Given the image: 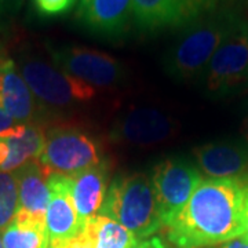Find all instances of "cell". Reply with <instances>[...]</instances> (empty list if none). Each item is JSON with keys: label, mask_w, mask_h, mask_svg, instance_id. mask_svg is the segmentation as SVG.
Listing matches in <instances>:
<instances>
[{"label": "cell", "mask_w": 248, "mask_h": 248, "mask_svg": "<svg viewBox=\"0 0 248 248\" xmlns=\"http://www.w3.org/2000/svg\"><path fill=\"white\" fill-rule=\"evenodd\" d=\"M243 236L248 240V213H247V226H246V232H244V234H243Z\"/></svg>", "instance_id": "obj_26"}, {"label": "cell", "mask_w": 248, "mask_h": 248, "mask_svg": "<svg viewBox=\"0 0 248 248\" xmlns=\"http://www.w3.org/2000/svg\"><path fill=\"white\" fill-rule=\"evenodd\" d=\"M172 133V122L160 110L142 108L128 112L115 124L112 137L131 145H153Z\"/></svg>", "instance_id": "obj_13"}, {"label": "cell", "mask_w": 248, "mask_h": 248, "mask_svg": "<svg viewBox=\"0 0 248 248\" xmlns=\"http://www.w3.org/2000/svg\"><path fill=\"white\" fill-rule=\"evenodd\" d=\"M76 1L78 0H33V4L39 14L46 17H53L68 13Z\"/></svg>", "instance_id": "obj_20"}, {"label": "cell", "mask_w": 248, "mask_h": 248, "mask_svg": "<svg viewBox=\"0 0 248 248\" xmlns=\"http://www.w3.org/2000/svg\"><path fill=\"white\" fill-rule=\"evenodd\" d=\"M39 161L51 172L73 175L102 163L97 142L71 127H55L46 134Z\"/></svg>", "instance_id": "obj_6"}, {"label": "cell", "mask_w": 248, "mask_h": 248, "mask_svg": "<svg viewBox=\"0 0 248 248\" xmlns=\"http://www.w3.org/2000/svg\"><path fill=\"white\" fill-rule=\"evenodd\" d=\"M0 248H3V244H1V234H0Z\"/></svg>", "instance_id": "obj_29"}, {"label": "cell", "mask_w": 248, "mask_h": 248, "mask_svg": "<svg viewBox=\"0 0 248 248\" xmlns=\"http://www.w3.org/2000/svg\"><path fill=\"white\" fill-rule=\"evenodd\" d=\"M78 21L102 37H120L133 19V0H80Z\"/></svg>", "instance_id": "obj_10"}, {"label": "cell", "mask_w": 248, "mask_h": 248, "mask_svg": "<svg viewBox=\"0 0 248 248\" xmlns=\"http://www.w3.org/2000/svg\"><path fill=\"white\" fill-rule=\"evenodd\" d=\"M99 214L123 225L140 241L163 228L152 179L141 172L115 178Z\"/></svg>", "instance_id": "obj_3"}, {"label": "cell", "mask_w": 248, "mask_h": 248, "mask_svg": "<svg viewBox=\"0 0 248 248\" xmlns=\"http://www.w3.org/2000/svg\"><path fill=\"white\" fill-rule=\"evenodd\" d=\"M1 244L3 248H48L46 217L18 210L13 222L1 233Z\"/></svg>", "instance_id": "obj_17"}, {"label": "cell", "mask_w": 248, "mask_h": 248, "mask_svg": "<svg viewBox=\"0 0 248 248\" xmlns=\"http://www.w3.org/2000/svg\"><path fill=\"white\" fill-rule=\"evenodd\" d=\"M203 79L207 93L217 98L248 89V19L237 14Z\"/></svg>", "instance_id": "obj_4"}, {"label": "cell", "mask_w": 248, "mask_h": 248, "mask_svg": "<svg viewBox=\"0 0 248 248\" xmlns=\"http://www.w3.org/2000/svg\"><path fill=\"white\" fill-rule=\"evenodd\" d=\"M236 13L217 9L184 28L166 55L164 68L177 80L203 79L207 66L232 27Z\"/></svg>", "instance_id": "obj_2"}, {"label": "cell", "mask_w": 248, "mask_h": 248, "mask_svg": "<svg viewBox=\"0 0 248 248\" xmlns=\"http://www.w3.org/2000/svg\"><path fill=\"white\" fill-rule=\"evenodd\" d=\"M58 69L93 87H112L124 79V66L112 55L80 46L50 47Z\"/></svg>", "instance_id": "obj_8"}, {"label": "cell", "mask_w": 248, "mask_h": 248, "mask_svg": "<svg viewBox=\"0 0 248 248\" xmlns=\"http://www.w3.org/2000/svg\"><path fill=\"white\" fill-rule=\"evenodd\" d=\"M19 210L18 185L14 172H0V234Z\"/></svg>", "instance_id": "obj_19"}, {"label": "cell", "mask_w": 248, "mask_h": 248, "mask_svg": "<svg viewBox=\"0 0 248 248\" xmlns=\"http://www.w3.org/2000/svg\"><path fill=\"white\" fill-rule=\"evenodd\" d=\"M219 0H133V19L143 32L190 25L218 9Z\"/></svg>", "instance_id": "obj_9"}, {"label": "cell", "mask_w": 248, "mask_h": 248, "mask_svg": "<svg viewBox=\"0 0 248 248\" xmlns=\"http://www.w3.org/2000/svg\"><path fill=\"white\" fill-rule=\"evenodd\" d=\"M200 170L210 178L248 179V145L241 142H210L195 149Z\"/></svg>", "instance_id": "obj_12"}, {"label": "cell", "mask_w": 248, "mask_h": 248, "mask_svg": "<svg viewBox=\"0 0 248 248\" xmlns=\"http://www.w3.org/2000/svg\"><path fill=\"white\" fill-rule=\"evenodd\" d=\"M248 213V179H202L193 195L167 228L177 248H208L244 234Z\"/></svg>", "instance_id": "obj_1"}, {"label": "cell", "mask_w": 248, "mask_h": 248, "mask_svg": "<svg viewBox=\"0 0 248 248\" xmlns=\"http://www.w3.org/2000/svg\"><path fill=\"white\" fill-rule=\"evenodd\" d=\"M4 61H6V60H1V50H0V65H1Z\"/></svg>", "instance_id": "obj_28"}, {"label": "cell", "mask_w": 248, "mask_h": 248, "mask_svg": "<svg viewBox=\"0 0 248 248\" xmlns=\"http://www.w3.org/2000/svg\"><path fill=\"white\" fill-rule=\"evenodd\" d=\"M14 125H17V123L4 110L0 109V134L7 131L10 128H13Z\"/></svg>", "instance_id": "obj_23"}, {"label": "cell", "mask_w": 248, "mask_h": 248, "mask_svg": "<svg viewBox=\"0 0 248 248\" xmlns=\"http://www.w3.org/2000/svg\"><path fill=\"white\" fill-rule=\"evenodd\" d=\"M19 73L36 99L51 107H71L95 97V87L36 58H24Z\"/></svg>", "instance_id": "obj_5"}, {"label": "cell", "mask_w": 248, "mask_h": 248, "mask_svg": "<svg viewBox=\"0 0 248 248\" xmlns=\"http://www.w3.org/2000/svg\"><path fill=\"white\" fill-rule=\"evenodd\" d=\"M219 248H248V240L244 236H240L237 239H233L228 243L221 244Z\"/></svg>", "instance_id": "obj_24"}, {"label": "cell", "mask_w": 248, "mask_h": 248, "mask_svg": "<svg viewBox=\"0 0 248 248\" xmlns=\"http://www.w3.org/2000/svg\"><path fill=\"white\" fill-rule=\"evenodd\" d=\"M36 101L14 61L6 60L0 65V109L17 124H29L36 116Z\"/></svg>", "instance_id": "obj_14"}, {"label": "cell", "mask_w": 248, "mask_h": 248, "mask_svg": "<svg viewBox=\"0 0 248 248\" xmlns=\"http://www.w3.org/2000/svg\"><path fill=\"white\" fill-rule=\"evenodd\" d=\"M71 193L75 208L81 223L91 219L101 211L107 199L108 166L101 163L91 169L69 175Z\"/></svg>", "instance_id": "obj_15"}, {"label": "cell", "mask_w": 248, "mask_h": 248, "mask_svg": "<svg viewBox=\"0 0 248 248\" xmlns=\"http://www.w3.org/2000/svg\"><path fill=\"white\" fill-rule=\"evenodd\" d=\"M93 248H134L140 240L115 219L98 214L84 223Z\"/></svg>", "instance_id": "obj_18"}, {"label": "cell", "mask_w": 248, "mask_h": 248, "mask_svg": "<svg viewBox=\"0 0 248 248\" xmlns=\"http://www.w3.org/2000/svg\"><path fill=\"white\" fill-rule=\"evenodd\" d=\"M16 171L13 148L7 138L0 137V172H13Z\"/></svg>", "instance_id": "obj_21"}, {"label": "cell", "mask_w": 248, "mask_h": 248, "mask_svg": "<svg viewBox=\"0 0 248 248\" xmlns=\"http://www.w3.org/2000/svg\"><path fill=\"white\" fill-rule=\"evenodd\" d=\"M134 248H169L167 244L163 241V240L157 237V236H153L146 240H141L138 241V244Z\"/></svg>", "instance_id": "obj_22"}, {"label": "cell", "mask_w": 248, "mask_h": 248, "mask_svg": "<svg viewBox=\"0 0 248 248\" xmlns=\"http://www.w3.org/2000/svg\"><path fill=\"white\" fill-rule=\"evenodd\" d=\"M151 179L163 228H169L202 182V174L186 160L169 159L155 167Z\"/></svg>", "instance_id": "obj_7"}, {"label": "cell", "mask_w": 248, "mask_h": 248, "mask_svg": "<svg viewBox=\"0 0 248 248\" xmlns=\"http://www.w3.org/2000/svg\"><path fill=\"white\" fill-rule=\"evenodd\" d=\"M50 200L46 210V226L50 243L71 239L83 225L75 208L71 193V178L53 172L48 179Z\"/></svg>", "instance_id": "obj_11"}, {"label": "cell", "mask_w": 248, "mask_h": 248, "mask_svg": "<svg viewBox=\"0 0 248 248\" xmlns=\"http://www.w3.org/2000/svg\"><path fill=\"white\" fill-rule=\"evenodd\" d=\"M243 133H244V138H246V143L248 145V115L244 120V125H243Z\"/></svg>", "instance_id": "obj_25"}, {"label": "cell", "mask_w": 248, "mask_h": 248, "mask_svg": "<svg viewBox=\"0 0 248 248\" xmlns=\"http://www.w3.org/2000/svg\"><path fill=\"white\" fill-rule=\"evenodd\" d=\"M13 172L17 179L19 210L46 217L50 200L48 179L53 172L46 169L39 160H32Z\"/></svg>", "instance_id": "obj_16"}, {"label": "cell", "mask_w": 248, "mask_h": 248, "mask_svg": "<svg viewBox=\"0 0 248 248\" xmlns=\"http://www.w3.org/2000/svg\"><path fill=\"white\" fill-rule=\"evenodd\" d=\"M7 1H10V0H0V6H1V4H6Z\"/></svg>", "instance_id": "obj_27"}]
</instances>
